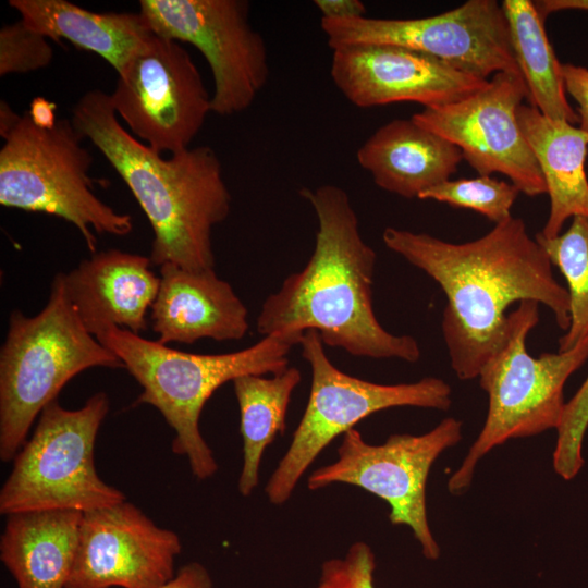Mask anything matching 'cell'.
<instances>
[{
    "instance_id": "6da1fadb",
    "label": "cell",
    "mask_w": 588,
    "mask_h": 588,
    "mask_svg": "<svg viewBox=\"0 0 588 588\" xmlns=\"http://www.w3.org/2000/svg\"><path fill=\"white\" fill-rule=\"evenodd\" d=\"M382 241L444 292L441 330L461 380L478 378L503 342L511 304H543L562 330L569 328L568 291L555 280L548 254L519 218L511 217L461 244L393 226L384 229Z\"/></svg>"
},
{
    "instance_id": "7a4b0ae2",
    "label": "cell",
    "mask_w": 588,
    "mask_h": 588,
    "mask_svg": "<svg viewBox=\"0 0 588 588\" xmlns=\"http://www.w3.org/2000/svg\"><path fill=\"white\" fill-rule=\"evenodd\" d=\"M318 229L314 252L298 271L264 302L256 320L266 336L315 330L322 343L357 357L416 363L420 347L412 335H395L378 321L372 301L377 256L359 233L348 194L324 184L303 188Z\"/></svg>"
},
{
    "instance_id": "3957f363",
    "label": "cell",
    "mask_w": 588,
    "mask_h": 588,
    "mask_svg": "<svg viewBox=\"0 0 588 588\" xmlns=\"http://www.w3.org/2000/svg\"><path fill=\"white\" fill-rule=\"evenodd\" d=\"M72 124L105 156L146 215L150 260L188 270L215 269L211 233L231 210L221 162L208 146L164 159L119 122L110 95L93 89L72 109Z\"/></svg>"
},
{
    "instance_id": "277c9868",
    "label": "cell",
    "mask_w": 588,
    "mask_h": 588,
    "mask_svg": "<svg viewBox=\"0 0 588 588\" xmlns=\"http://www.w3.org/2000/svg\"><path fill=\"white\" fill-rule=\"evenodd\" d=\"M304 332L285 331L262 336L241 351L194 354L174 350L118 327L97 335L114 353L143 391L135 405L156 407L174 430L172 452L185 456L194 477L205 480L218 464L199 430L201 411L217 389L246 376L279 373L289 367L291 350Z\"/></svg>"
},
{
    "instance_id": "5b68a950",
    "label": "cell",
    "mask_w": 588,
    "mask_h": 588,
    "mask_svg": "<svg viewBox=\"0 0 588 588\" xmlns=\"http://www.w3.org/2000/svg\"><path fill=\"white\" fill-rule=\"evenodd\" d=\"M122 368L119 357L81 321L58 273L45 307L28 317L12 310L0 351V460L13 461L35 419L76 375Z\"/></svg>"
},
{
    "instance_id": "8992f818",
    "label": "cell",
    "mask_w": 588,
    "mask_h": 588,
    "mask_svg": "<svg viewBox=\"0 0 588 588\" xmlns=\"http://www.w3.org/2000/svg\"><path fill=\"white\" fill-rule=\"evenodd\" d=\"M539 303L523 301L507 314V330L499 348L478 375L488 394L486 421L461 466L450 477L452 494L464 493L482 456L510 439L560 427L566 402L563 388L588 358V339L573 348L532 357L526 338L539 321Z\"/></svg>"
},
{
    "instance_id": "52a82bcc",
    "label": "cell",
    "mask_w": 588,
    "mask_h": 588,
    "mask_svg": "<svg viewBox=\"0 0 588 588\" xmlns=\"http://www.w3.org/2000/svg\"><path fill=\"white\" fill-rule=\"evenodd\" d=\"M0 204L41 212L75 225L88 249L96 253L98 234L132 232L127 213L117 212L93 192L88 170L93 156L69 119L50 130L34 124L28 111L1 135Z\"/></svg>"
},
{
    "instance_id": "ba28073f",
    "label": "cell",
    "mask_w": 588,
    "mask_h": 588,
    "mask_svg": "<svg viewBox=\"0 0 588 588\" xmlns=\"http://www.w3.org/2000/svg\"><path fill=\"white\" fill-rule=\"evenodd\" d=\"M109 409L105 392L95 393L77 409L62 407L58 399L45 406L30 439L13 458L0 490V513H85L125 501V494L106 483L95 466V442Z\"/></svg>"
},
{
    "instance_id": "9c48e42d",
    "label": "cell",
    "mask_w": 588,
    "mask_h": 588,
    "mask_svg": "<svg viewBox=\"0 0 588 588\" xmlns=\"http://www.w3.org/2000/svg\"><path fill=\"white\" fill-rule=\"evenodd\" d=\"M302 356L311 370L304 415L284 456L270 476L265 492L274 505L284 504L316 457L336 437L371 414L391 407L414 406L446 411L451 387L442 379L380 384L350 376L336 368L315 330L304 332Z\"/></svg>"
},
{
    "instance_id": "30bf717a",
    "label": "cell",
    "mask_w": 588,
    "mask_h": 588,
    "mask_svg": "<svg viewBox=\"0 0 588 588\" xmlns=\"http://www.w3.org/2000/svg\"><path fill=\"white\" fill-rule=\"evenodd\" d=\"M462 421L448 417L426 433H395L382 444L366 442L353 428L343 434L338 458L314 470L307 487L347 483L377 495L390 506L391 524L408 526L424 556L437 560L440 548L427 517V479L439 455L462 440Z\"/></svg>"
},
{
    "instance_id": "8fae6325",
    "label": "cell",
    "mask_w": 588,
    "mask_h": 588,
    "mask_svg": "<svg viewBox=\"0 0 588 588\" xmlns=\"http://www.w3.org/2000/svg\"><path fill=\"white\" fill-rule=\"evenodd\" d=\"M246 0H140L139 13L158 36L195 46L213 79L211 112L247 110L270 75L264 37L249 21Z\"/></svg>"
},
{
    "instance_id": "7c38bea8",
    "label": "cell",
    "mask_w": 588,
    "mask_h": 588,
    "mask_svg": "<svg viewBox=\"0 0 588 588\" xmlns=\"http://www.w3.org/2000/svg\"><path fill=\"white\" fill-rule=\"evenodd\" d=\"M320 25L332 50L391 45L428 54L483 79L499 72L520 74L505 15L495 0H468L428 17L321 19Z\"/></svg>"
},
{
    "instance_id": "4fadbf2b",
    "label": "cell",
    "mask_w": 588,
    "mask_h": 588,
    "mask_svg": "<svg viewBox=\"0 0 588 588\" xmlns=\"http://www.w3.org/2000/svg\"><path fill=\"white\" fill-rule=\"evenodd\" d=\"M109 95L132 135L160 155L188 149L211 112V96L188 51L155 34L118 74Z\"/></svg>"
},
{
    "instance_id": "5bb4252c",
    "label": "cell",
    "mask_w": 588,
    "mask_h": 588,
    "mask_svg": "<svg viewBox=\"0 0 588 588\" xmlns=\"http://www.w3.org/2000/svg\"><path fill=\"white\" fill-rule=\"evenodd\" d=\"M528 100L519 73L499 72L466 98L425 108L412 119L454 144L479 175L501 173L529 197L547 193L543 175L517 119Z\"/></svg>"
},
{
    "instance_id": "9a60e30c",
    "label": "cell",
    "mask_w": 588,
    "mask_h": 588,
    "mask_svg": "<svg viewBox=\"0 0 588 588\" xmlns=\"http://www.w3.org/2000/svg\"><path fill=\"white\" fill-rule=\"evenodd\" d=\"M179 535L126 500L83 513L65 588H159L174 577Z\"/></svg>"
},
{
    "instance_id": "2e32d148",
    "label": "cell",
    "mask_w": 588,
    "mask_h": 588,
    "mask_svg": "<svg viewBox=\"0 0 588 588\" xmlns=\"http://www.w3.org/2000/svg\"><path fill=\"white\" fill-rule=\"evenodd\" d=\"M332 51L333 84L358 108L396 102L441 107L466 98L488 83L404 47L365 45Z\"/></svg>"
},
{
    "instance_id": "e0dca14e",
    "label": "cell",
    "mask_w": 588,
    "mask_h": 588,
    "mask_svg": "<svg viewBox=\"0 0 588 588\" xmlns=\"http://www.w3.org/2000/svg\"><path fill=\"white\" fill-rule=\"evenodd\" d=\"M151 264L146 256L108 249L62 273L66 295L91 334L110 327L136 334L147 330L160 285Z\"/></svg>"
},
{
    "instance_id": "ac0fdd59",
    "label": "cell",
    "mask_w": 588,
    "mask_h": 588,
    "mask_svg": "<svg viewBox=\"0 0 588 588\" xmlns=\"http://www.w3.org/2000/svg\"><path fill=\"white\" fill-rule=\"evenodd\" d=\"M149 319L156 341L164 345L241 340L249 328L246 306L215 269L188 270L173 264L160 266Z\"/></svg>"
},
{
    "instance_id": "d6986e66",
    "label": "cell",
    "mask_w": 588,
    "mask_h": 588,
    "mask_svg": "<svg viewBox=\"0 0 588 588\" xmlns=\"http://www.w3.org/2000/svg\"><path fill=\"white\" fill-rule=\"evenodd\" d=\"M358 164L375 184L404 198L450 180L464 160L461 150L411 119H394L358 148Z\"/></svg>"
},
{
    "instance_id": "ffe728a7",
    "label": "cell",
    "mask_w": 588,
    "mask_h": 588,
    "mask_svg": "<svg viewBox=\"0 0 588 588\" xmlns=\"http://www.w3.org/2000/svg\"><path fill=\"white\" fill-rule=\"evenodd\" d=\"M517 119L550 197L549 217L540 234L553 238L569 218H588V134L566 121L543 115L530 105L518 108Z\"/></svg>"
},
{
    "instance_id": "44dd1931",
    "label": "cell",
    "mask_w": 588,
    "mask_h": 588,
    "mask_svg": "<svg viewBox=\"0 0 588 588\" xmlns=\"http://www.w3.org/2000/svg\"><path fill=\"white\" fill-rule=\"evenodd\" d=\"M83 512L39 510L7 516L0 559L19 588H65Z\"/></svg>"
},
{
    "instance_id": "7402d4cb",
    "label": "cell",
    "mask_w": 588,
    "mask_h": 588,
    "mask_svg": "<svg viewBox=\"0 0 588 588\" xmlns=\"http://www.w3.org/2000/svg\"><path fill=\"white\" fill-rule=\"evenodd\" d=\"M21 20L48 39H65L103 58L119 74L154 34L143 15L93 12L66 0H10Z\"/></svg>"
},
{
    "instance_id": "603a6c76",
    "label": "cell",
    "mask_w": 588,
    "mask_h": 588,
    "mask_svg": "<svg viewBox=\"0 0 588 588\" xmlns=\"http://www.w3.org/2000/svg\"><path fill=\"white\" fill-rule=\"evenodd\" d=\"M515 61L528 89L530 106L553 120L579 123L566 99L562 63L558 60L544 29L546 19L530 0H504Z\"/></svg>"
},
{
    "instance_id": "cb8c5ba5",
    "label": "cell",
    "mask_w": 588,
    "mask_h": 588,
    "mask_svg": "<svg viewBox=\"0 0 588 588\" xmlns=\"http://www.w3.org/2000/svg\"><path fill=\"white\" fill-rule=\"evenodd\" d=\"M301 379L296 367H287L271 377L246 375L232 381L243 439V467L237 483L243 497H249L258 486L262 454L284 432L291 396Z\"/></svg>"
},
{
    "instance_id": "d4e9b609",
    "label": "cell",
    "mask_w": 588,
    "mask_h": 588,
    "mask_svg": "<svg viewBox=\"0 0 588 588\" xmlns=\"http://www.w3.org/2000/svg\"><path fill=\"white\" fill-rule=\"evenodd\" d=\"M535 238L567 282L571 323L559 340V352L567 351L588 339V218L574 217L569 228L553 238L540 233Z\"/></svg>"
},
{
    "instance_id": "484cf974",
    "label": "cell",
    "mask_w": 588,
    "mask_h": 588,
    "mask_svg": "<svg viewBox=\"0 0 588 588\" xmlns=\"http://www.w3.org/2000/svg\"><path fill=\"white\" fill-rule=\"evenodd\" d=\"M519 193L512 183L490 175H478L473 179H450L424 191L418 198L471 209L498 224L512 217L511 209Z\"/></svg>"
},
{
    "instance_id": "4316f807",
    "label": "cell",
    "mask_w": 588,
    "mask_h": 588,
    "mask_svg": "<svg viewBox=\"0 0 588 588\" xmlns=\"http://www.w3.org/2000/svg\"><path fill=\"white\" fill-rule=\"evenodd\" d=\"M588 428V377L576 394L565 404L552 463L558 475L573 479L584 466L583 441Z\"/></svg>"
},
{
    "instance_id": "83f0119b",
    "label": "cell",
    "mask_w": 588,
    "mask_h": 588,
    "mask_svg": "<svg viewBox=\"0 0 588 588\" xmlns=\"http://www.w3.org/2000/svg\"><path fill=\"white\" fill-rule=\"evenodd\" d=\"M52 58L48 38L22 20L5 24L0 29V76L44 69Z\"/></svg>"
},
{
    "instance_id": "f1b7e54d",
    "label": "cell",
    "mask_w": 588,
    "mask_h": 588,
    "mask_svg": "<svg viewBox=\"0 0 588 588\" xmlns=\"http://www.w3.org/2000/svg\"><path fill=\"white\" fill-rule=\"evenodd\" d=\"M376 556L366 542H354L344 556L324 561L314 588H375Z\"/></svg>"
},
{
    "instance_id": "f546056e",
    "label": "cell",
    "mask_w": 588,
    "mask_h": 588,
    "mask_svg": "<svg viewBox=\"0 0 588 588\" xmlns=\"http://www.w3.org/2000/svg\"><path fill=\"white\" fill-rule=\"evenodd\" d=\"M566 93L578 103L579 127L588 134V69L572 63H562Z\"/></svg>"
},
{
    "instance_id": "4dcf8cb0",
    "label": "cell",
    "mask_w": 588,
    "mask_h": 588,
    "mask_svg": "<svg viewBox=\"0 0 588 588\" xmlns=\"http://www.w3.org/2000/svg\"><path fill=\"white\" fill-rule=\"evenodd\" d=\"M159 588H212L208 569L198 562L183 565L172 579Z\"/></svg>"
},
{
    "instance_id": "1f68e13d",
    "label": "cell",
    "mask_w": 588,
    "mask_h": 588,
    "mask_svg": "<svg viewBox=\"0 0 588 588\" xmlns=\"http://www.w3.org/2000/svg\"><path fill=\"white\" fill-rule=\"evenodd\" d=\"M315 7L324 20H348L366 16V7L359 0H315Z\"/></svg>"
},
{
    "instance_id": "d6a6232c",
    "label": "cell",
    "mask_w": 588,
    "mask_h": 588,
    "mask_svg": "<svg viewBox=\"0 0 588 588\" xmlns=\"http://www.w3.org/2000/svg\"><path fill=\"white\" fill-rule=\"evenodd\" d=\"M56 108L57 105L54 102L38 96L30 101L28 113L35 125L40 128L50 130L58 121L56 119Z\"/></svg>"
},
{
    "instance_id": "836d02e7",
    "label": "cell",
    "mask_w": 588,
    "mask_h": 588,
    "mask_svg": "<svg viewBox=\"0 0 588 588\" xmlns=\"http://www.w3.org/2000/svg\"><path fill=\"white\" fill-rule=\"evenodd\" d=\"M534 2L544 19L551 13L564 10H583L588 12V0H540Z\"/></svg>"
},
{
    "instance_id": "e575fe53",
    "label": "cell",
    "mask_w": 588,
    "mask_h": 588,
    "mask_svg": "<svg viewBox=\"0 0 588 588\" xmlns=\"http://www.w3.org/2000/svg\"><path fill=\"white\" fill-rule=\"evenodd\" d=\"M20 114L4 101H0V135L5 134L15 124Z\"/></svg>"
}]
</instances>
